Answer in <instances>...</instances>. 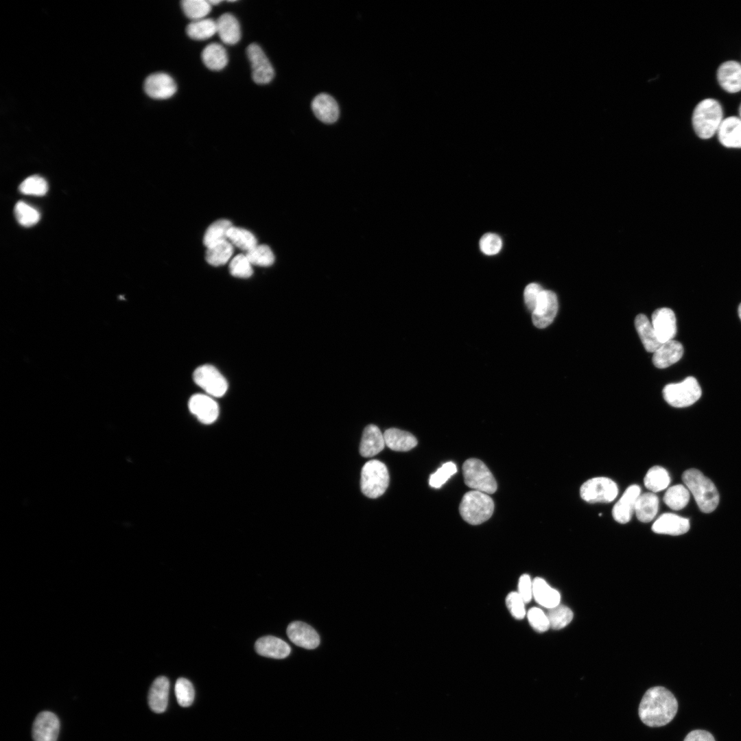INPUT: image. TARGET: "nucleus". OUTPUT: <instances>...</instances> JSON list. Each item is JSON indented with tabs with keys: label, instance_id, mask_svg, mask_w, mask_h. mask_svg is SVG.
Segmentation results:
<instances>
[{
	"label": "nucleus",
	"instance_id": "bb28decb",
	"mask_svg": "<svg viewBox=\"0 0 741 741\" xmlns=\"http://www.w3.org/2000/svg\"><path fill=\"white\" fill-rule=\"evenodd\" d=\"M532 595L538 604L548 609L558 605L561 602L559 592L541 578L534 579Z\"/></svg>",
	"mask_w": 741,
	"mask_h": 741
},
{
	"label": "nucleus",
	"instance_id": "3c124183",
	"mask_svg": "<svg viewBox=\"0 0 741 741\" xmlns=\"http://www.w3.org/2000/svg\"><path fill=\"white\" fill-rule=\"evenodd\" d=\"M533 581L528 574L520 576L518 583V593L525 603L529 602L533 597Z\"/></svg>",
	"mask_w": 741,
	"mask_h": 741
},
{
	"label": "nucleus",
	"instance_id": "5701e85b",
	"mask_svg": "<svg viewBox=\"0 0 741 741\" xmlns=\"http://www.w3.org/2000/svg\"><path fill=\"white\" fill-rule=\"evenodd\" d=\"M717 132L724 146L741 148V119L731 116L723 119Z\"/></svg>",
	"mask_w": 741,
	"mask_h": 741
},
{
	"label": "nucleus",
	"instance_id": "864d4df0",
	"mask_svg": "<svg viewBox=\"0 0 741 741\" xmlns=\"http://www.w3.org/2000/svg\"><path fill=\"white\" fill-rule=\"evenodd\" d=\"M208 1L211 5H217V4L220 3L222 1H220V0H209Z\"/></svg>",
	"mask_w": 741,
	"mask_h": 741
},
{
	"label": "nucleus",
	"instance_id": "4be33fe9",
	"mask_svg": "<svg viewBox=\"0 0 741 741\" xmlns=\"http://www.w3.org/2000/svg\"><path fill=\"white\" fill-rule=\"evenodd\" d=\"M683 354L682 344L673 339L663 343L653 353L652 362L657 368H665L677 362Z\"/></svg>",
	"mask_w": 741,
	"mask_h": 741
},
{
	"label": "nucleus",
	"instance_id": "37998d69",
	"mask_svg": "<svg viewBox=\"0 0 741 741\" xmlns=\"http://www.w3.org/2000/svg\"><path fill=\"white\" fill-rule=\"evenodd\" d=\"M175 694L178 704L189 707L194 699V689L191 683L185 678H179L175 684Z\"/></svg>",
	"mask_w": 741,
	"mask_h": 741
},
{
	"label": "nucleus",
	"instance_id": "a211bd4d",
	"mask_svg": "<svg viewBox=\"0 0 741 741\" xmlns=\"http://www.w3.org/2000/svg\"><path fill=\"white\" fill-rule=\"evenodd\" d=\"M690 529L687 518L674 513L661 515L652 526V530L657 534L678 536L686 533Z\"/></svg>",
	"mask_w": 741,
	"mask_h": 741
},
{
	"label": "nucleus",
	"instance_id": "ea45409f",
	"mask_svg": "<svg viewBox=\"0 0 741 741\" xmlns=\"http://www.w3.org/2000/svg\"><path fill=\"white\" fill-rule=\"evenodd\" d=\"M181 6L185 14L193 21L204 19L211 10V5L206 0H183Z\"/></svg>",
	"mask_w": 741,
	"mask_h": 741
},
{
	"label": "nucleus",
	"instance_id": "4468645a",
	"mask_svg": "<svg viewBox=\"0 0 741 741\" xmlns=\"http://www.w3.org/2000/svg\"><path fill=\"white\" fill-rule=\"evenodd\" d=\"M651 323L659 340L663 344L673 340L677 333L674 311L668 307L656 309L652 314Z\"/></svg>",
	"mask_w": 741,
	"mask_h": 741
},
{
	"label": "nucleus",
	"instance_id": "de8ad7c7",
	"mask_svg": "<svg viewBox=\"0 0 741 741\" xmlns=\"http://www.w3.org/2000/svg\"><path fill=\"white\" fill-rule=\"evenodd\" d=\"M530 626L537 632L543 633L550 628L546 613L538 607H532L527 613Z\"/></svg>",
	"mask_w": 741,
	"mask_h": 741
},
{
	"label": "nucleus",
	"instance_id": "8fccbe9b",
	"mask_svg": "<svg viewBox=\"0 0 741 741\" xmlns=\"http://www.w3.org/2000/svg\"><path fill=\"white\" fill-rule=\"evenodd\" d=\"M543 290L542 287L537 283H529L524 289V302L528 309L532 312L535 308L538 298Z\"/></svg>",
	"mask_w": 741,
	"mask_h": 741
},
{
	"label": "nucleus",
	"instance_id": "aec40b11",
	"mask_svg": "<svg viewBox=\"0 0 741 741\" xmlns=\"http://www.w3.org/2000/svg\"><path fill=\"white\" fill-rule=\"evenodd\" d=\"M255 648L259 655L274 659H284L291 652L288 644L280 638L271 635L259 638L255 644Z\"/></svg>",
	"mask_w": 741,
	"mask_h": 741
},
{
	"label": "nucleus",
	"instance_id": "39448f33",
	"mask_svg": "<svg viewBox=\"0 0 741 741\" xmlns=\"http://www.w3.org/2000/svg\"><path fill=\"white\" fill-rule=\"evenodd\" d=\"M388 484V471L383 462L371 460L365 463L362 469L360 486L362 492L366 496L370 498L381 496Z\"/></svg>",
	"mask_w": 741,
	"mask_h": 741
},
{
	"label": "nucleus",
	"instance_id": "393cba45",
	"mask_svg": "<svg viewBox=\"0 0 741 741\" xmlns=\"http://www.w3.org/2000/svg\"><path fill=\"white\" fill-rule=\"evenodd\" d=\"M169 689V680L164 676L158 677L153 681L148 694V704L153 711L159 714L165 711Z\"/></svg>",
	"mask_w": 741,
	"mask_h": 741
},
{
	"label": "nucleus",
	"instance_id": "2f4dec72",
	"mask_svg": "<svg viewBox=\"0 0 741 741\" xmlns=\"http://www.w3.org/2000/svg\"><path fill=\"white\" fill-rule=\"evenodd\" d=\"M233 252V246L224 240L207 247L205 259L211 266H220L228 261Z\"/></svg>",
	"mask_w": 741,
	"mask_h": 741
},
{
	"label": "nucleus",
	"instance_id": "9d476101",
	"mask_svg": "<svg viewBox=\"0 0 741 741\" xmlns=\"http://www.w3.org/2000/svg\"><path fill=\"white\" fill-rule=\"evenodd\" d=\"M558 308L556 294L550 290H543L535 308L532 312L534 325L539 329L549 326L554 320Z\"/></svg>",
	"mask_w": 741,
	"mask_h": 741
},
{
	"label": "nucleus",
	"instance_id": "a19ab883",
	"mask_svg": "<svg viewBox=\"0 0 741 741\" xmlns=\"http://www.w3.org/2000/svg\"><path fill=\"white\" fill-rule=\"evenodd\" d=\"M19 190L23 194L43 196L48 191V185L44 178L34 175L25 178L20 184Z\"/></svg>",
	"mask_w": 741,
	"mask_h": 741
},
{
	"label": "nucleus",
	"instance_id": "c9c22d12",
	"mask_svg": "<svg viewBox=\"0 0 741 741\" xmlns=\"http://www.w3.org/2000/svg\"><path fill=\"white\" fill-rule=\"evenodd\" d=\"M227 240L233 246L246 252L257 245V240L250 231L234 226L228 231Z\"/></svg>",
	"mask_w": 741,
	"mask_h": 741
},
{
	"label": "nucleus",
	"instance_id": "6e6d98bb",
	"mask_svg": "<svg viewBox=\"0 0 741 741\" xmlns=\"http://www.w3.org/2000/svg\"><path fill=\"white\" fill-rule=\"evenodd\" d=\"M739 114H740V119H741V104H740V108H739Z\"/></svg>",
	"mask_w": 741,
	"mask_h": 741
},
{
	"label": "nucleus",
	"instance_id": "f3484780",
	"mask_svg": "<svg viewBox=\"0 0 741 741\" xmlns=\"http://www.w3.org/2000/svg\"><path fill=\"white\" fill-rule=\"evenodd\" d=\"M287 635L292 643L303 648L314 649L320 644V637L317 632L311 626L303 622H291L287 628Z\"/></svg>",
	"mask_w": 741,
	"mask_h": 741
},
{
	"label": "nucleus",
	"instance_id": "e433bc0d",
	"mask_svg": "<svg viewBox=\"0 0 741 741\" xmlns=\"http://www.w3.org/2000/svg\"><path fill=\"white\" fill-rule=\"evenodd\" d=\"M690 499V491L682 484L670 487L663 496L665 504L671 509L679 510L685 508Z\"/></svg>",
	"mask_w": 741,
	"mask_h": 741
},
{
	"label": "nucleus",
	"instance_id": "c03bdc74",
	"mask_svg": "<svg viewBox=\"0 0 741 741\" xmlns=\"http://www.w3.org/2000/svg\"><path fill=\"white\" fill-rule=\"evenodd\" d=\"M231 275L237 278L247 279L253 273L252 264L246 255L239 254L233 257L229 263Z\"/></svg>",
	"mask_w": 741,
	"mask_h": 741
},
{
	"label": "nucleus",
	"instance_id": "6ab92c4d",
	"mask_svg": "<svg viewBox=\"0 0 741 741\" xmlns=\"http://www.w3.org/2000/svg\"><path fill=\"white\" fill-rule=\"evenodd\" d=\"M717 78L720 86L727 92H739L741 91V64L735 60L723 62L718 69Z\"/></svg>",
	"mask_w": 741,
	"mask_h": 741
},
{
	"label": "nucleus",
	"instance_id": "c85d7f7f",
	"mask_svg": "<svg viewBox=\"0 0 741 741\" xmlns=\"http://www.w3.org/2000/svg\"><path fill=\"white\" fill-rule=\"evenodd\" d=\"M635 326L646 351L654 353L662 344L646 316L638 314L635 318Z\"/></svg>",
	"mask_w": 741,
	"mask_h": 741
},
{
	"label": "nucleus",
	"instance_id": "c756f323",
	"mask_svg": "<svg viewBox=\"0 0 741 741\" xmlns=\"http://www.w3.org/2000/svg\"><path fill=\"white\" fill-rule=\"evenodd\" d=\"M659 502V498L654 493L640 494L635 508L637 519L644 523L651 521L657 514Z\"/></svg>",
	"mask_w": 741,
	"mask_h": 741
},
{
	"label": "nucleus",
	"instance_id": "a18cd8bd",
	"mask_svg": "<svg viewBox=\"0 0 741 741\" xmlns=\"http://www.w3.org/2000/svg\"><path fill=\"white\" fill-rule=\"evenodd\" d=\"M502 238L496 233H487L482 236L479 242L481 252L488 256L498 254L502 248Z\"/></svg>",
	"mask_w": 741,
	"mask_h": 741
},
{
	"label": "nucleus",
	"instance_id": "cd10ccee",
	"mask_svg": "<svg viewBox=\"0 0 741 741\" xmlns=\"http://www.w3.org/2000/svg\"><path fill=\"white\" fill-rule=\"evenodd\" d=\"M384 438L386 445L394 451H409L417 445V440L412 434L397 428L386 430Z\"/></svg>",
	"mask_w": 741,
	"mask_h": 741
},
{
	"label": "nucleus",
	"instance_id": "49530a36",
	"mask_svg": "<svg viewBox=\"0 0 741 741\" xmlns=\"http://www.w3.org/2000/svg\"><path fill=\"white\" fill-rule=\"evenodd\" d=\"M456 472V465L452 462H447L430 475L429 484L433 488H440Z\"/></svg>",
	"mask_w": 741,
	"mask_h": 741
},
{
	"label": "nucleus",
	"instance_id": "79ce46f5",
	"mask_svg": "<svg viewBox=\"0 0 741 741\" xmlns=\"http://www.w3.org/2000/svg\"><path fill=\"white\" fill-rule=\"evenodd\" d=\"M14 215L22 226L29 227L35 225L40 220L39 212L24 202H18L14 207Z\"/></svg>",
	"mask_w": 741,
	"mask_h": 741
},
{
	"label": "nucleus",
	"instance_id": "f257e3e1",
	"mask_svg": "<svg viewBox=\"0 0 741 741\" xmlns=\"http://www.w3.org/2000/svg\"><path fill=\"white\" fill-rule=\"evenodd\" d=\"M678 702L668 689L656 686L648 689L639 705V716L645 725L658 727L667 725L674 718Z\"/></svg>",
	"mask_w": 741,
	"mask_h": 741
},
{
	"label": "nucleus",
	"instance_id": "603ef678",
	"mask_svg": "<svg viewBox=\"0 0 741 741\" xmlns=\"http://www.w3.org/2000/svg\"><path fill=\"white\" fill-rule=\"evenodd\" d=\"M683 741H715V739L709 731L696 729L687 733Z\"/></svg>",
	"mask_w": 741,
	"mask_h": 741
},
{
	"label": "nucleus",
	"instance_id": "f8f14e48",
	"mask_svg": "<svg viewBox=\"0 0 741 741\" xmlns=\"http://www.w3.org/2000/svg\"><path fill=\"white\" fill-rule=\"evenodd\" d=\"M60 731V722L57 716L49 711L40 712L33 722L32 738L34 741H57Z\"/></svg>",
	"mask_w": 741,
	"mask_h": 741
},
{
	"label": "nucleus",
	"instance_id": "58836bf2",
	"mask_svg": "<svg viewBox=\"0 0 741 741\" xmlns=\"http://www.w3.org/2000/svg\"><path fill=\"white\" fill-rule=\"evenodd\" d=\"M245 255L252 265L268 267L272 265L274 261L272 250L265 244L256 245Z\"/></svg>",
	"mask_w": 741,
	"mask_h": 741
},
{
	"label": "nucleus",
	"instance_id": "72a5a7b5",
	"mask_svg": "<svg viewBox=\"0 0 741 741\" xmlns=\"http://www.w3.org/2000/svg\"><path fill=\"white\" fill-rule=\"evenodd\" d=\"M231 226H233L232 223L226 219H220L213 222L207 228L204 234V245L207 248L213 244L227 240L228 231Z\"/></svg>",
	"mask_w": 741,
	"mask_h": 741
},
{
	"label": "nucleus",
	"instance_id": "7c9ffc66",
	"mask_svg": "<svg viewBox=\"0 0 741 741\" xmlns=\"http://www.w3.org/2000/svg\"><path fill=\"white\" fill-rule=\"evenodd\" d=\"M201 56L205 66L211 70H221L228 63L226 49L222 45L217 43H210L206 46L202 50Z\"/></svg>",
	"mask_w": 741,
	"mask_h": 741
},
{
	"label": "nucleus",
	"instance_id": "7ed1b4c3",
	"mask_svg": "<svg viewBox=\"0 0 741 741\" xmlns=\"http://www.w3.org/2000/svg\"><path fill=\"white\" fill-rule=\"evenodd\" d=\"M722 108L720 103L708 98L699 102L692 115V125L701 139L711 138L718 130L722 121Z\"/></svg>",
	"mask_w": 741,
	"mask_h": 741
},
{
	"label": "nucleus",
	"instance_id": "a878e982",
	"mask_svg": "<svg viewBox=\"0 0 741 741\" xmlns=\"http://www.w3.org/2000/svg\"><path fill=\"white\" fill-rule=\"evenodd\" d=\"M216 26L217 33L224 43L234 45L240 40V25L233 14L230 13L222 14L216 21Z\"/></svg>",
	"mask_w": 741,
	"mask_h": 741
},
{
	"label": "nucleus",
	"instance_id": "4c0bfd02",
	"mask_svg": "<svg viewBox=\"0 0 741 741\" xmlns=\"http://www.w3.org/2000/svg\"><path fill=\"white\" fill-rule=\"evenodd\" d=\"M549 620L550 628L559 630L569 624L573 619L572 611L566 606L558 604L549 609L546 613Z\"/></svg>",
	"mask_w": 741,
	"mask_h": 741
},
{
	"label": "nucleus",
	"instance_id": "f03ea898",
	"mask_svg": "<svg viewBox=\"0 0 741 741\" xmlns=\"http://www.w3.org/2000/svg\"><path fill=\"white\" fill-rule=\"evenodd\" d=\"M682 480L702 512L709 513L716 508L719 494L714 484L708 478L700 471L690 469L683 473Z\"/></svg>",
	"mask_w": 741,
	"mask_h": 741
},
{
	"label": "nucleus",
	"instance_id": "20e7f679",
	"mask_svg": "<svg viewBox=\"0 0 741 741\" xmlns=\"http://www.w3.org/2000/svg\"><path fill=\"white\" fill-rule=\"evenodd\" d=\"M494 503L486 493L471 491L466 493L460 504L459 511L462 519L471 525H479L493 515Z\"/></svg>",
	"mask_w": 741,
	"mask_h": 741
},
{
	"label": "nucleus",
	"instance_id": "dca6fc26",
	"mask_svg": "<svg viewBox=\"0 0 741 741\" xmlns=\"http://www.w3.org/2000/svg\"><path fill=\"white\" fill-rule=\"evenodd\" d=\"M641 494L637 484L629 486L612 509L613 519L620 524L628 523L635 513L637 499Z\"/></svg>",
	"mask_w": 741,
	"mask_h": 741
},
{
	"label": "nucleus",
	"instance_id": "09e8293b",
	"mask_svg": "<svg viewBox=\"0 0 741 741\" xmlns=\"http://www.w3.org/2000/svg\"><path fill=\"white\" fill-rule=\"evenodd\" d=\"M506 604L510 613L515 619L521 620L525 617L526 603L518 592L509 593L506 598Z\"/></svg>",
	"mask_w": 741,
	"mask_h": 741
},
{
	"label": "nucleus",
	"instance_id": "0eeeda50",
	"mask_svg": "<svg viewBox=\"0 0 741 741\" xmlns=\"http://www.w3.org/2000/svg\"><path fill=\"white\" fill-rule=\"evenodd\" d=\"M701 388L697 380L687 377L683 381L667 384L663 389L666 401L675 408H684L692 405L701 396Z\"/></svg>",
	"mask_w": 741,
	"mask_h": 741
},
{
	"label": "nucleus",
	"instance_id": "6e6552de",
	"mask_svg": "<svg viewBox=\"0 0 741 741\" xmlns=\"http://www.w3.org/2000/svg\"><path fill=\"white\" fill-rule=\"evenodd\" d=\"M618 494L616 483L606 477H596L584 482L580 489L581 498L588 503H609Z\"/></svg>",
	"mask_w": 741,
	"mask_h": 741
},
{
	"label": "nucleus",
	"instance_id": "f704fd0d",
	"mask_svg": "<svg viewBox=\"0 0 741 741\" xmlns=\"http://www.w3.org/2000/svg\"><path fill=\"white\" fill-rule=\"evenodd\" d=\"M186 32L192 39L206 40L217 33L216 21L211 19L193 21L187 26Z\"/></svg>",
	"mask_w": 741,
	"mask_h": 741
},
{
	"label": "nucleus",
	"instance_id": "473e14b6",
	"mask_svg": "<svg viewBox=\"0 0 741 741\" xmlns=\"http://www.w3.org/2000/svg\"><path fill=\"white\" fill-rule=\"evenodd\" d=\"M670 482L668 472L660 466L651 467L646 473L644 483L652 493H657L666 489Z\"/></svg>",
	"mask_w": 741,
	"mask_h": 741
},
{
	"label": "nucleus",
	"instance_id": "1a4fd4ad",
	"mask_svg": "<svg viewBox=\"0 0 741 741\" xmlns=\"http://www.w3.org/2000/svg\"><path fill=\"white\" fill-rule=\"evenodd\" d=\"M194 382L208 395L214 397L223 396L228 389L224 377L214 366L205 364L198 367L193 374Z\"/></svg>",
	"mask_w": 741,
	"mask_h": 741
},
{
	"label": "nucleus",
	"instance_id": "5fc2aeb1",
	"mask_svg": "<svg viewBox=\"0 0 741 741\" xmlns=\"http://www.w3.org/2000/svg\"><path fill=\"white\" fill-rule=\"evenodd\" d=\"M738 312V316H739V317H740V318L741 320V303L739 305Z\"/></svg>",
	"mask_w": 741,
	"mask_h": 741
},
{
	"label": "nucleus",
	"instance_id": "412c9836",
	"mask_svg": "<svg viewBox=\"0 0 741 741\" xmlns=\"http://www.w3.org/2000/svg\"><path fill=\"white\" fill-rule=\"evenodd\" d=\"M311 108L316 117L325 124H333L339 117V107L333 97L327 93L316 96L311 102Z\"/></svg>",
	"mask_w": 741,
	"mask_h": 741
},
{
	"label": "nucleus",
	"instance_id": "b1692460",
	"mask_svg": "<svg viewBox=\"0 0 741 741\" xmlns=\"http://www.w3.org/2000/svg\"><path fill=\"white\" fill-rule=\"evenodd\" d=\"M384 434L375 425H368L363 432L360 445V454L365 458L379 454L384 448Z\"/></svg>",
	"mask_w": 741,
	"mask_h": 741
},
{
	"label": "nucleus",
	"instance_id": "ddd939ff",
	"mask_svg": "<svg viewBox=\"0 0 741 741\" xmlns=\"http://www.w3.org/2000/svg\"><path fill=\"white\" fill-rule=\"evenodd\" d=\"M143 86L146 94L154 99L169 98L177 90L174 79L163 72L152 73L148 76Z\"/></svg>",
	"mask_w": 741,
	"mask_h": 741
},
{
	"label": "nucleus",
	"instance_id": "2eb2a0df",
	"mask_svg": "<svg viewBox=\"0 0 741 741\" xmlns=\"http://www.w3.org/2000/svg\"><path fill=\"white\" fill-rule=\"evenodd\" d=\"M189 409L198 419L206 424L213 423L219 414V408L215 400L208 395L196 394L189 401Z\"/></svg>",
	"mask_w": 741,
	"mask_h": 741
},
{
	"label": "nucleus",
	"instance_id": "423d86ee",
	"mask_svg": "<svg viewBox=\"0 0 741 741\" xmlns=\"http://www.w3.org/2000/svg\"><path fill=\"white\" fill-rule=\"evenodd\" d=\"M462 473L465 484L473 490L486 494L494 493L497 488L496 480L480 460L470 458L462 465Z\"/></svg>",
	"mask_w": 741,
	"mask_h": 741
},
{
	"label": "nucleus",
	"instance_id": "9b49d317",
	"mask_svg": "<svg viewBox=\"0 0 741 741\" xmlns=\"http://www.w3.org/2000/svg\"><path fill=\"white\" fill-rule=\"evenodd\" d=\"M246 53L251 64L252 76L259 84L270 82L274 75V69L261 48L256 43L249 45Z\"/></svg>",
	"mask_w": 741,
	"mask_h": 741
}]
</instances>
